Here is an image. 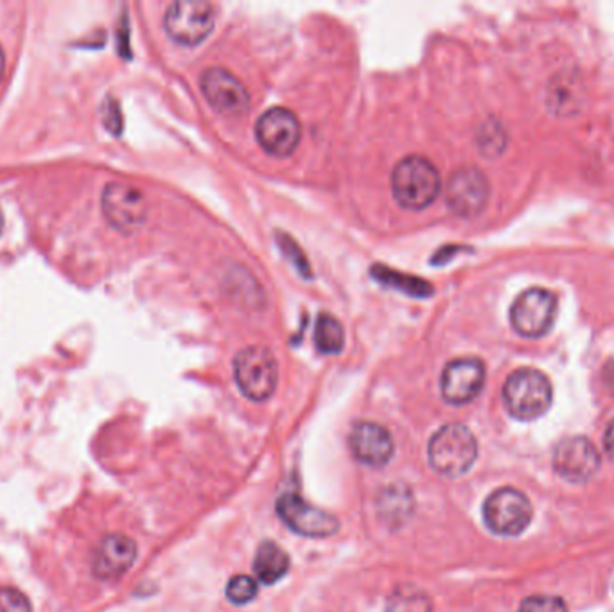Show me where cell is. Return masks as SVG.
<instances>
[{"label": "cell", "instance_id": "cell-1", "mask_svg": "<svg viewBox=\"0 0 614 612\" xmlns=\"http://www.w3.org/2000/svg\"><path fill=\"white\" fill-rule=\"evenodd\" d=\"M440 192V173L426 156H406L393 167L392 195L409 211H423Z\"/></svg>", "mask_w": 614, "mask_h": 612}, {"label": "cell", "instance_id": "cell-2", "mask_svg": "<svg viewBox=\"0 0 614 612\" xmlns=\"http://www.w3.org/2000/svg\"><path fill=\"white\" fill-rule=\"evenodd\" d=\"M552 382L535 368H519L505 381V408L519 421H534L544 415L552 407Z\"/></svg>", "mask_w": 614, "mask_h": 612}, {"label": "cell", "instance_id": "cell-3", "mask_svg": "<svg viewBox=\"0 0 614 612\" xmlns=\"http://www.w3.org/2000/svg\"><path fill=\"white\" fill-rule=\"evenodd\" d=\"M429 463L442 476H462L479 457L473 433L462 424H446L435 433L428 447Z\"/></svg>", "mask_w": 614, "mask_h": 612}, {"label": "cell", "instance_id": "cell-4", "mask_svg": "<svg viewBox=\"0 0 614 612\" xmlns=\"http://www.w3.org/2000/svg\"><path fill=\"white\" fill-rule=\"evenodd\" d=\"M234 377L243 396L250 401H267L278 388L279 368L275 356L267 346H247L234 360Z\"/></svg>", "mask_w": 614, "mask_h": 612}, {"label": "cell", "instance_id": "cell-5", "mask_svg": "<svg viewBox=\"0 0 614 612\" xmlns=\"http://www.w3.org/2000/svg\"><path fill=\"white\" fill-rule=\"evenodd\" d=\"M532 505L523 492L512 487L493 492L484 503V519L491 532L504 538L523 533L532 521Z\"/></svg>", "mask_w": 614, "mask_h": 612}, {"label": "cell", "instance_id": "cell-6", "mask_svg": "<svg viewBox=\"0 0 614 612\" xmlns=\"http://www.w3.org/2000/svg\"><path fill=\"white\" fill-rule=\"evenodd\" d=\"M216 22V8L200 0H178L167 8L164 27L180 46H198L211 35Z\"/></svg>", "mask_w": 614, "mask_h": 612}, {"label": "cell", "instance_id": "cell-7", "mask_svg": "<svg viewBox=\"0 0 614 612\" xmlns=\"http://www.w3.org/2000/svg\"><path fill=\"white\" fill-rule=\"evenodd\" d=\"M557 315V296L544 287H530L510 307L513 331L524 338H541L552 329Z\"/></svg>", "mask_w": 614, "mask_h": 612}, {"label": "cell", "instance_id": "cell-8", "mask_svg": "<svg viewBox=\"0 0 614 612\" xmlns=\"http://www.w3.org/2000/svg\"><path fill=\"white\" fill-rule=\"evenodd\" d=\"M102 209L106 221L122 234L139 231L147 220L144 195L121 181H111L103 189Z\"/></svg>", "mask_w": 614, "mask_h": 612}, {"label": "cell", "instance_id": "cell-9", "mask_svg": "<svg viewBox=\"0 0 614 612\" xmlns=\"http://www.w3.org/2000/svg\"><path fill=\"white\" fill-rule=\"evenodd\" d=\"M256 137L262 150L284 158L297 150L303 137V126L292 110L275 106L257 119Z\"/></svg>", "mask_w": 614, "mask_h": 612}, {"label": "cell", "instance_id": "cell-10", "mask_svg": "<svg viewBox=\"0 0 614 612\" xmlns=\"http://www.w3.org/2000/svg\"><path fill=\"white\" fill-rule=\"evenodd\" d=\"M278 514L293 532L304 538H329L340 527L336 517L304 502L297 492H286L279 497Z\"/></svg>", "mask_w": 614, "mask_h": 612}, {"label": "cell", "instance_id": "cell-11", "mask_svg": "<svg viewBox=\"0 0 614 612\" xmlns=\"http://www.w3.org/2000/svg\"><path fill=\"white\" fill-rule=\"evenodd\" d=\"M488 195L487 176L476 167H462L454 172L446 187L448 207L460 217L479 216L487 205Z\"/></svg>", "mask_w": 614, "mask_h": 612}, {"label": "cell", "instance_id": "cell-12", "mask_svg": "<svg viewBox=\"0 0 614 612\" xmlns=\"http://www.w3.org/2000/svg\"><path fill=\"white\" fill-rule=\"evenodd\" d=\"M202 92L214 110L225 116H245L250 110V94L236 75L222 67H211L202 75Z\"/></svg>", "mask_w": 614, "mask_h": 612}, {"label": "cell", "instance_id": "cell-13", "mask_svg": "<svg viewBox=\"0 0 614 612\" xmlns=\"http://www.w3.org/2000/svg\"><path fill=\"white\" fill-rule=\"evenodd\" d=\"M554 467L555 472L566 482H588L599 471V449L586 437L564 438L555 449Z\"/></svg>", "mask_w": 614, "mask_h": 612}, {"label": "cell", "instance_id": "cell-14", "mask_svg": "<svg viewBox=\"0 0 614 612\" xmlns=\"http://www.w3.org/2000/svg\"><path fill=\"white\" fill-rule=\"evenodd\" d=\"M484 363L476 357H460L444 368L440 390L449 404L460 407L476 399L484 388Z\"/></svg>", "mask_w": 614, "mask_h": 612}, {"label": "cell", "instance_id": "cell-15", "mask_svg": "<svg viewBox=\"0 0 614 612\" xmlns=\"http://www.w3.org/2000/svg\"><path fill=\"white\" fill-rule=\"evenodd\" d=\"M349 446L359 462L383 467L393 455V440L387 427L376 422H358L349 435Z\"/></svg>", "mask_w": 614, "mask_h": 612}, {"label": "cell", "instance_id": "cell-16", "mask_svg": "<svg viewBox=\"0 0 614 612\" xmlns=\"http://www.w3.org/2000/svg\"><path fill=\"white\" fill-rule=\"evenodd\" d=\"M137 544L127 536H106L94 553L92 569L94 575L102 580H116L122 577L135 563Z\"/></svg>", "mask_w": 614, "mask_h": 612}, {"label": "cell", "instance_id": "cell-17", "mask_svg": "<svg viewBox=\"0 0 614 612\" xmlns=\"http://www.w3.org/2000/svg\"><path fill=\"white\" fill-rule=\"evenodd\" d=\"M253 569L262 584L272 586L286 577V573L290 572V557L275 542L264 541L257 550Z\"/></svg>", "mask_w": 614, "mask_h": 612}, {"label": "cell", "instance_id": "cell-18", "mask_svg": "<svg viewBox=\"0 0 614 612\" xmlns=\"http://www.w3.org/2000/svg\"><path fill=\"white\" fill-rule=\"evenodd\" d=\"M315 343H317L318 351L323 354H338L342 351L343 343H345V332L343 327L333 315L323 313L317 320L315 326Z\"/></svg>", "mask_w": 614, "mask_h": 612}, {"label": "cell", "instance_id": "cell-19", "mask_svg": "<svg viewBox=\"0 0 614 612\" xmlns=\"http://www.w3.org/2000/svg\"><path fill=\"white\" fill-rule=\"evenodd\" d=\"M387 612H432V600L415 586H398L388 598Z\"/></svg>", "mask_w": 614, "mask_h": 612}, {"label": "cell", "instance_id": "cell-20", "mask_svg": "<svg viewBox=\"0 0 614 612\" xmlns=\"http://www.w3.org/2000/svg\"><path fill=\"white\" fill-rule=\"evenodd\" d=\"M227 597L232 603H237V605L252 602L253 598L257 597L256 580L247 577V575H237V577L231 578L227 586Z\"/></svg>", "mask_w": 614, "mask_h": 612}, {"label": "cell", "instance_id": "cell-21", "mask_svg": "<svg viewBox=\"0 0 614 612\" xmlns=\"http://www.w3.org/2000/svg\"><path fill=\"white\" fill-rule=\"evenodd\" d=\"M519 612H568V608L559 597L535 595V597H529L521 602Z\"/></svg>", "mask_w": 614, "mask_h": 612}, {"label": "cell", "instance_id": "cell-22", "mask_svg": "<svg viewBox=\"0 0 614 612\" xmlns=\"http://www.w3.org/2000/svg\"><path fill=\"white\" fill-rule=\"evenodd\" d=\"M0 612H33V608L21 589L0 588Z\"/></svg>", "mask_w": 614, "mask_h": 612}, {"label": "cell", "instance_id": "cell-23", "mask_svg": "<svg viewBox=\"0 0 614 612\" xmlns=\"http://www.w3.org/2000/svg\"><path fill=\"white\" fill-rule=\"evenodd\" d=\"M604 381L605 387L610 388V392L614 396V356L611 357L610 362L605 363Z\"/></svg>", "mask_w": 614, "mask_h": 612}, {"label": "cell", "instance_id": "cell-24", "mask_svg": "<svg viewBox=\"0 0 614 612\" xmlns=\"http://www.w3.org/2000/svg\"><path fill=\"white\" fill-rule=\"evenodd\" d=\"M604 447L607 455L614 458V419L611 421L610 426L605 429Z\"/></svg>", "mask_w": 614, "mask_h": 612}, {"label": "cell", "instance_id": "cell-25", "mask_svg": "<svg viewBox=\"0 0 614 612\" xmlns=\"http://www.w3.org/2000/svg\"><path fill=\"white\" fill-rule=\"evenodd\" d=\"M4 72H5V55H4V49H2V46H0V81H2V78H4Z\"/></svg>", "mask_w": 614, "mask_h": 612}, {"label": "cell", "instance_id": "cell-26", "mask_svg": "<svg viewBox=\"0 0 614 612\" xmlns=\"http://www.w3.org/2000/svg\"><path fill=\"white\" fill-rule=\"evenodd\" d=\"M2 228H4V216H2V212H0V234H2Z\"/></svg>", "mask_w": 614, "mask_h": 612}]
</instances>
